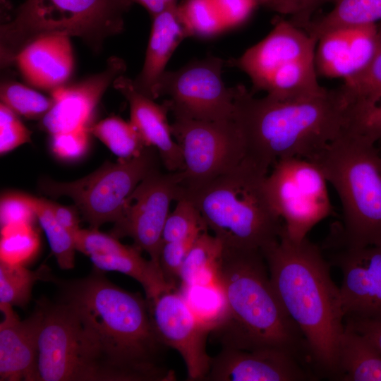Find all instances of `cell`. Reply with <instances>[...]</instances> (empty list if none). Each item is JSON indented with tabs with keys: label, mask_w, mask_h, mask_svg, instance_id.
Segmentation results:
<instances>
[{
	"label": "cell",
	"mask_w": 381,
	"mask_h": 381,
	"mask_svg": "<svg viewBox=\"0 0 381 381\" xmlns=\"http://www.w3.org/2000/svg\"><path fill=\"white\" fill-rule=\"evenodd\" d=\"M375 145L347 127L311 160L341 204L339 248L381 246V155Z\"/></svg>",
	"instance_id": "obj_6"
},
{
	"label": "cell",
	"mask_w": 381,
	"mask_h": 381,
	"mask_svg": "<svg viewBox=\"0 0 381 381\" xmlns=\"http://www.w3.org/2000/svg\"><path fill=\"white\" fill-rule=\"evenodd\" d=\"M197 237L162 243L159 258V267L167 282L175 289H177L178 283L180 286L183 262Z\"/></svg>",
	"instance_id": "obj_38"
},
{
	"label": "cell",
	"mask_w": 381,
	"mask_h": 381,
	"mask_svg": "<svg viewBox=\"0 0 381 381\" xmlns=\"http://www.w3.org/2000/svg\"><path fill=\"white\" fill-rule=\"evenodd\" d=\"M52 281L113 381L176 380L174 371L162 364L168 347L154 327L147 298L119 287L95 269L82 279Z\"/></svg>",
	"instance_id": "obj_1"
},
{
	"label": "cell",
	"mask_w": 381,
	"mask_h": 381,
	"mask_svg": "<svg viewBox=\"0 0 381 381\" xmlns=\"http://www.w3.org/2000/svg\"><path fill=\"white\" fill-rule=\"evenodd\" d=\"M142 5L151 15L155 16L169 6H177L179 0H133Z\"/></svg>",
	"instance_id": "obj_46"
},
{
	"label": "cell",
	"mask_w": 381,
	"mask_h": 381,
	"mask_svg": "<svg viewBox=\"0 0 381 381\" xmlns=\"http://www.w3.org/2000/svg\"><path fill=\"white\" fill-rule=\"evenodd\" d=\"M273 28L241 56L226 61L250 78L253 93L289 99L322 93L315 56L318 40L289 20L277 17Z\"/></svg>",
	"instance_id": "obj_8"
},
{
	"label": "cell",
	"mask_w": 381,
	"mask_h": 381,
	"mask_svg": "<svg viewBox=\"0 0 381 381\" xmlns=\"http://www.w3.org/2000/svg\"><path fill=\"white\" fill-rule=\"evenodd\" d=\"M87 129L121 159L136 157L147 147L131 121L118 116L108 117Z\"/></svg>",
	"instance_id": "obj_30"
},
{
	"label": "cell",
	"mask_w": 381,
	"mask_h": 381,
	"mask_svg": "<svg viewBox=\"0 0 381 381\" xmlns=\"http://www.w3.org/2000/svg\"><path fill=\"white\" fill-rule=\"evenodd\" d=\"M0 97L1 103L28 119H42L53 104L52 98L17 82L1 83Z\"/></svg>",
	"instance_id": "obj_35"
},
{
	"label": "cell",
	"mask_w": 381,
	"mask_h": 381,
	"mask_svg": "<svg viewBox=\"0 0 381 381\" xmlns=\"http://www.w3.org/2000/svg\"><path fill=\"white\" fill-rule=\"evenodd\" d=\"M183 195L179 171L155 169L144 178L125 201L111 234L131 237L133 245L159 264L162 233L170 205Z\"/></svg>",
	"instance_id": "obj_14"
},
{
	"label": "cell",
	"mask_w": 381,
	"mask_h": 381,
	"mask_svg": "<svg viewBox=\"0 0 381 381\" xmlns=\"http://www.w3.org/2000/svg\"><path fill=\"white\" fill-rule=\"evenodd\" d=\"M334 8L306 31L317 40L327 32L341 28L377 23L381 21V0H334Z\"/></svg>",
	"instance_id": "obj_27"
},
{
	"label": "cell",
	"mask_w": 381,
	"mask_h": 381,
	"mask_svg": "<svg viewBox=\"0 0 381 381\" xmlns=\"http://www.w3.org/2000/svg\"><path fill=\"white\" fill-rule=\"evenodd\" d=\"M334 0H260L262 6L279 14L289 16V20L304 30L312 21L313 13L322 5Z\"/></svg>",
	"instance_id": "obj_37"
},
{
	"label": "cell",
	"mask_w": 381,
	"mask_h": 381,
	"mask_svg": "<svg viewBox=\"0 0 381 381\" xmlns=\"http://www.w3.org/2000/svg\"><path fill=\"white\" fill-rule=\"evenodd\" d=\"M331 260L341 273L345 318L381 320V246L339 248Z\"/></svg>",
	"instance_id": "obj_18"
},
{
	"label": "cell",
	"mask_w": 381,
	"mask_h": 381,
	"mask_svg": "<svg viewBox=\"0 0 381 381\" xmlns=\"http://www.w3.org/2000/svg\"><path fill=\"white\" fill-rule=\"evenodd\" d=\"M0 380L38 381V337L42 320L40 303L32 314L20 320L13 307L0 306Z\"/></svg>",
	"instance_id": "obj_21"
},
{
	"label": "cell",
	"mask_w": 381,
	"mask_h": 381,
	"mask_svg": "<svg viewBox=\"0 0 381 381\" xmlns=\"http://www.w3.org/2000/svg\"><path fill=\"white\" fill-rule=\"evenodd\" d=\"M148 303L159 339L180 353L186 366L187 380H203L210 367L207 340L212 329L196 317L178 289L164 292Z\"/></svg>",
	"instance_id": "obj_15"
},
{
	"label": "cell",
	"mask_w": 381,
	"mask_h": 381,
	"mask_svg": "<svg viewBox=\"0 0 381 381\" xmlns=\"http://www.w3.org/2000/svg\"><path fill=\"white\" fill-rule=\"evenodd\" d=\"M133 0H26L0 27L1 65L14 62L18 53L47 35L80 38L99 52L105 40L124 30V15Z\"/></svg>",
	"instance_id": "obj_7"
},
{
	"label": "cell",
	"mask_w": 381,
	"mask_h": 381,
	"mask_svg": "<svg viewBox=\"0 0 381 381\" xmlns=\"http://www.w3.org/2000/svg\"><path fill=\"white\" fill-rule=\"evenodd\" d=\"M113 86L128 102L130 121L145 146L156 149L162 163L169 172L183 170L181 151L172 135L171 124L167 119L169 111L166 104H158L154 99L138 92L133 80L123 75L114 81Z\"/></svg>",
	"instance_id": "obj_22"
},
{
	"label": "cell",
	"mask_w": 381,
	"mask_h": 381,
	"mask_svg": "<svg viewBox=\"0 0 381 381\" xmlns=\"http://www.w3.org/2000/svg\"><path fill=\"white\" fill-rule=\"evenodd\" d=\"M219 281L226 313L210 335L222 348L277 347L309 358L303 335L272 288L261 250L224 248Z\"/></svg>",
	"instance_id": "obj_4"
},
{
	"label": "cell",
	"mask_w": 381,
	"mask_h": 381,
	"mask_svg": "<svg viewBox=\"0 0 381 381\" xmlns=\"http://www.w3.org/2000/svg\"><path fill=\"white\" fill-rule=\"evenodd\" d=\"M47 266L35 270L25 265L0 261V306L23 307L30 301L32 290L39 280H52Z\"/></svg>",
	"instance_id": "obj_28"
},
{
	"label": "cell",
	"mask_w": 381,
	"mask_h": 381,
	"mask_svg": "<svg viewBox=\"0 0 381 381\" xmlns=\"http://www.w3.org/2000/svg\"><path fill=\"white\" fill-rule=\"evenodd\" d=\"M328 182L318 164L299 157L277 160L265 181L271 205L293 241L307 237L319 222L330 216Z\"/></svg>",
	"instance_id": "obj_11"
},
{
	"label": "cell",
	"mask_w": 381,
	"mask_h": 381,
	"mask_svg": "<svg viewBox=\"0 0 381 381\" xmlns=\"http://www.w3.org/2000/svg\"><path fill=\"white\" fill-rule=\"evenodd\" d=\"M224 246L208 230L200 233L183 262L179 289L193 285L220 284Z\"/></svg>",
	"instance_id": "obj_26"
},
{
	"label": "cell",
	"mask_w": 381,
	"mask_h": 381,
	"mask_svg": "<svg viewBox=\"0 0 381 381\" xmlns=\"http://www.w3.org/2000/svg\"><path fill=\"white\" fill-rule=\"evenodd\" d=\"M33 224H11L1 227L0 261L25 265L40 248V236Z\"/></svg>",
	"instance_id": "obj_32"
},
{
	"label": "cell",
	"mask_w": 381,
	"mask_h": 381,
	"mask_svg": "<svg viewBox=\"0 0 381 381\" xmlns=\"http://www.w3.org/2000/svg\"><path fill=\"white\" fill-rule=\"evenodd\" d=\"M226 28H234L245 23L258 6L256 0H215Z\"/></svg>",
	"instance_id": "obj_43"
},
{
	"label": "cell",
	"mask_w": 381,
	"mask_h": 381,
	"mask_svg": "<svg viewBox=\"0 0 381 381\" xmlns=\"http://www.w3.org/2000/svg\"><path fill=\"white\" fill-rule=\"evenodd\" d=\"M178 11L190 37H210L226 29L215 0H183Z\"/></svg>",
	"instance_id": "obj_34"
},
{
	"label": "cell",
	"mask_w": 381,
	"mask_h": 381,
	"mask_svg": "<svg viewBox=\"0 0 381 381\" xmlns=\"http://www.w3.org/2000/svg\"><path fill=\"white\" fill-rule=\"evenodd\" d=\"M37 219L43 229L59 266L70 270L75 265L76 251L73 236L56 219L49 200L32 197Z\"/></svg>",
	"instance_id": "obj_31"
},
{
	"label": "cell",
	"mask_w": 381,
	"mask_h": 381,
	"mask_svg": "<svg viewBox=\"0 0 381 381\" xmlns=\"http://www.w3.org/2000/svg\"><path fill=\"white\" fill-rule=\"evenodd\" d=\"M14 62L28 83L52 92L65 85L73 70L70 37L64 35L40 37L23 48Z\"/></svg>",
	"instance_id": "obj_23"
},
{
	"label": "cell",
	"mask_w": 381,
	"mask_h": 381,
	"mask_svg": "<svg viewBox=\"0 0 381 381\" xmlns=\"http://www.w3.org/2000/svg\"><path fill=\"white\" fill-rule=\"evenodd\" d=\"M157 151L146 147L136 157L115 163L107 162L93 173L76 181L42 180L40 186L46 195L71 198L90 228L99 229L120 217L127 198L140 182L157 169Z\"/></svg>",
	"instance_id": "obj_9"
},
{
	"label": "cell",
	"mask_w": 381,
	"mask_h": 381,
	"mask_svg": "<svg viewBox=\"0 0 381 381\" xmlns=\"http://www.w3.org/2000/svg\"><path fill=\"white\" fill-rule=\"evenodd\" d=\"M171 131L184 164L179 171L183 195L231 170L245 157L244 141L234 119L174 118Z\"/></svg>",
	"instance_id": "obj_12"
},
{
	"label": "cell",
	"mask_w": 381,
	"mask_h": 381,
	"mask_svg": "<svg viewBox=\"0 0 381 381\" xmlns=\"http://www.w3.org/2000/svg\"><path fill=\"white\" fill-rule=\"evenodd\" d=\"M340 89L351 107L366 106L381 98V21L377 23L376 47L369 64L344 80Z\"/></svg>",
	"instance_id": "obj_29"
},
{
	"label": "cell",
	"mask_w": 381,
	"mask_h": 381,
	"mask_svg": "<svg viewBox=\"0 0 381 381\" xmlns=\"http://www.w3.org/2000/svg\"><path fill=\"white\" fill-rule=\"evenodd\" d=\"M233 119L241 133L245 157L266 170L277 160H313L349 126V106L340 87L289 99L255 97L235 86Z\"/></svg>",
	"instance_id": "obj_3"
},
{
	"label": "cell",
	"mask_w": 381,
	"mask_h": 381,
	"mask_svg": "<svg viewBox=\"0 0 381 381\" xmlns=\"http://www.w3.org/2000/svg\"><path fill=\"white\" fill-rule=\"evenodd\" d=\"M31 141V132L13 110L0 104V153L5 154Z\"/></svg>",
	"instance_id": "obj_39"
},
{
	"label": "cell",
	"mask_w": 381,
	"mask_h": 381,
	"mask_svg": "<svg viewBox=\"0 0 381 381\" xmlns=\"http://www.w3.org/2000/svg\"><path fill=\"white\" fill-rule=\"evenodd\" d=\"M37 218L32 196L7 193L0 201L1 227L17 224H32Z\"/></svg>",
	"instance_id": "obj_41"
},
{
	"label": "cell",
	"mask_w": 381,
	"mask_h": 381,
	"mask_svg": "<svg viewBox=\"0 0 381 381\" xmlns=\"http://www.w3.org/2000/svg\"><path fill=\"white\" fill-rule=\"evenodd\" d=\"M268 171L249 158L202 187L184 193L224 248L259 250L275 241L283 223L269 200Z\"/></svg>",
	"instance_id": "obj_5"
},
{
	"label": "cell",
	"mask_w": 381,
	"mask_h": 381,
	"mask_svg": "<svg viewBox=\"0 0 381 381\" xmlns=\"http://www.w3.org/2000/svg\"><path fill=\"white\" fill-rule=\"evenodd\" d=\"M333 380L381 381V353L365 336L345 325L337 346Z\"/></svg>",
	"instance_id": "obj_25"
},
{
	"label": "cell",
	"mask_w": 381,
	"mask_h": 381,
	"mask_svg": "<svg viewBox=\"0 0 381 381\" xmlns=\"http://www.w3.org/2000/svg\"><path fill=\"white\" fill-rule=\"evenodd\" d=\"M176 202V207L170 212L164 226L162 243L183 241L208 230L198 210L190 199L181 197Z\"/></svg>",
	"instance_id": "obj_36"
},
{
	"label": "cell",
	"mask_w": 381,
	"mask_h": 381,
	"mask_svg": "<svg viewBox=\"0 0 381 381\" xmlns=\"http://www.w3.org/2000/svg\"><path fill=\"white\" fill-rule=\"evenodd\" d=\"M315 375L303 358L277 347L253 350L222 348L212 357L204 381H305Z\"/></svg>",
	"instance_id": "obj_16"
},
{
	"label": "cell",
	"mask_w": 381,
	"mask_h": 381,
	"mask_svg": "<svg viewBox=\"0 0 381 381\" xmlns=\"http://www.w3.org/2000/svg\"><path fill=\"white\" fill-rule=\"evenodd\" d=\"M98 229H80L74 234L76 250L89 257L95 270L119 272L133 278L143 287L147 301L176 289L167 282L159 265L143 258L134 245H123Z\"/></svg>",
	"instance_id": "obj_17"
},
{
	"label": "cell",
	"mask_w": 381,
	"mask_h": 381,
	"mask_svg": "<svg viewBox=\"0 0 381 381\" xmlns=\"http://www.w3.org/2000/svg\"><path fill=\"white\" fill-rule=\"evenodd\" d=\"M348 127L375 143L381 141V98L366 106L350 107Z\"/></svg>",
	"instance_id": "obj_40"
},
{
	"label": "cell",
	"mask_w": 381,
	"mask_h": 381,
	"mask_svg": "<svg viewBox=\"0 0 381 381\" xmlns=\"http://www.w3.org/2000/svg\"><path fill=\"white\" fill-rule=\"evenodd\" d=\"M377 41V23L331 30L318 40L315 62L318 74L350 79L370 63Z\"/></svg>",
	"instance_id": "obj_20"
},
{
	"label": "cell",
	"mask_w": 381,
	"mask_h": 381,
	"mask_svg": "<svg viewBox=\"0 0 381 381\" xmlns=\"http://www.w3.org/2000/svg\"><path fill=\"white\" fill-rule=\"evenodd\" d=\"M38 337V381H112L71 307L42 301Z\"/></svg>",
	"instance_id": "obj_10"
},
{
	"label": "cell",
	"mask_w": 381,
	"mask_h": 381,
	"mask_svg": "<svg viewBox=\"0 0 381 381\" xmlns=\"http://www.w3.org/2000/svg\"><path fill=\"white\" fill-rule=\"evenodd\" d=\"M225 66L226 60L208 56L176 71H166L155 88L154 99L167 95L164 103L174 118L233 119L235 87H226L222 79Z\"/></svg>",
	"instance_id": "obj_13"
},
{
	"label": "cell",
	"mask_w": 381,
	"mask_h": 381,
	"mask_svg": "<svg viewBox=\"0 0 381 381\" xmlns=\"http://www.w3.org/2000/svg\"><path fill=\"white\" fill-rule=\"evenodd\" d=\"M272 288L303 335L319 374L333 380L337 350L345 327L340 287L334 282L321 249L306 238L277 240L261 250Z\"/></svg>",
	"instance_id": "obj_2"
},
{
	"label": "cell",
	"mask_w": 381,
	"mask_h": 381,
	"mask_svg": "<svg viewBox=\"0 0 381 381\" xmlns=\"http://www.w3.org/2000/svg\"><path fill=\"white\" fill-rule=\"evenodd\" d=\"M345 325L368 338L381 353V320L345 318Z\"/></svg>",
	"instance_id": "obj_44"
},
{
	"label": "cell",
	"mask_w": 381,
	"mask_h": 381,
	"mask_svg": "<svg viewBox=\"0 0 381 381\" xmlns=\"http://www.w3.org/2000/svg\"><path fill=\"white\" fill-rule=\"evenodd\" d=\"M179 290L196 317L212 331L222 321L226 303L221 284L193 285Z\"/></svg>",
	"instance_id": "obj_33"
},
{
	"label": "cell",
	"mask_w": 381,
	"mask_h": 381,
	"mask_svg": "<svg viewBox=\"0 0 381 381\" xmlns=\"http://www.w3.org/2000/svg\"><path fill=\"white\" fill-rule=\"evenodd\" d=\"M256 1L258 2V6H259V2H260V0H256Z\"/></svg>",
	"instance_id": "obj_47"
},
{
	"label": "cell",
	"mask_w": 381,
	"mask_h": 381,
	"mask_svg": "<svg viewBox=\"0 0 381 381\" xmlns=\"http://www.w3.org/2000/svg\"><path fill=\"white\" fill-rule=\"evenodd\" d=\"M126 70L122 59L111 56L102 71L51 92L53 104L41 120L42 128L51 135L87 128L102 95Z\"/></svg>",
	"instance_id": "obj_19"
},
{
	"label": "cell",
	"mask_w": 381,
	"mask_h": 381,
	"mask_svg": "<svg viewBox=\"0 0 381 381\" xmlns=\"http://www.w3.org/2000/svg\"><path fill=\"white\" fill-rule=\"evenodd\" d=\"M87 128L52 135L51 147L55 156L64 160H75L86 152L89 144Z\"/></svg>",
	"instance_id": "obj_42"
},
{
	"label": "cell",
	"mask_w": 381,
	"mask_h": 381,
	"mask_svg": "<svg viewBox=\"0 0 381 381\" xmlns=\"http://www.w3.org/2000/svg\"><path fill=\"white\" fill-rule=\"evenodd\" d=\"M49 205L57 221L67 229L74 238V234L80 229L78 208L64 206L49 201Z\"/></svg>",
	"instance_id": "obj_45"
},
{
	"label": "cell",
	"mask_w": 381,
	"mask_h": 381,
	"mask_svg": "<svg viewBox=\"0 0 381 381\" xmlns=\"http://www.w3.org/2000/svg\"><path fill=\"white\" fill-rule=\"evenodd\" d=\"M190 37L178 11V5L169 6L152 17V24L144 64L133 80L135 89L154 99V90L165 67L179 44Z\"/></svg>",
	"instance_id": "obj_24"
}]
</instances>
